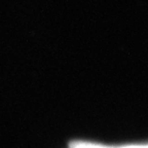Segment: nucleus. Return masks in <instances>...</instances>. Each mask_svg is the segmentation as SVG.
<instances>
[{
    "label": "nucleus",
    "mask_w": 148,
    "mask_h": 148,
    "mask_svg": "<svg viewBox=\"0 0 148 148\" xmlns=\"http://www.w3.org/2000/svg\"><path fill=\"white\" fill-rule=\"evenodd\" d=\"M118 148H148V143H144V144H129V145L118 146Z\"/></svg>",
    "instance_id": "2"
},
{
    "label": "nucleus",
    "mask_w": 148,
    "mask_h": 148,
    "mask_svg": "<svg viewBox=\"0 0 148 148\" xmlns=\"http://www.w3.org/2000/svg\"><path fill=\"white\" fill-rule=\"evenodd\" d=\"M70 148H118V146H109L86 141H75L71 144Z\"/></svg>",
    "instance_id": "1"
}]
</instances>
